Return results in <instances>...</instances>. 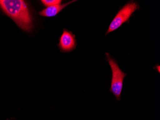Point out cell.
Masks as SVG:
<instances>
[{"label":"cell","mask_w":160,"mask_h":120,"mask_svg":"<svg viewBox=\"0 0 160 120\" xmlns=\"http://www.w3.org/2000/svg\"><path fill=\"white\" fill-rule=\"evenodd\" d=\"M0 7L19 27L26 31L32 29V19L28 6L23 0H0Z\"/></svg>","instance_id":"6da1fadb"},{"label":"cell","mask_w":160,"mask_h":120,"mask_svg":"<svg viewBox=\"0 0 160 120\" xmlns=\"http://www.w3.org/2000/svg\"><path fill=\"white\" fill-rule=\"evenodd\" d=\"M107 60L112 71L111 86L109 91L115 96L118 101H120L123 88V81L127 74L120 69L117 62L109 53H106Z\"/></svg>","instance_id":"7a4b0ae2"},{"label":"cell","mask_w":160,"mask_h":120,"mask_svg":"<svg viewBox=\"0 0 160 120\" xmlns=\"http://www.w3.org/2000/svg\"><path fill=\"white\" fill-rule=\"evenodd\" d=\"M139 8L140 6L139 3L136 2H129L126 4L118 11L111 22L106 35L115 31L120 28L124 23L129 21L132 14Z\"/></svg>","instance_id":"3957f363"},{"label":"cell","mask_w":160,"mask_h":120,"mask_svg":"<svg viewBox=\"0 0 160 120\" xmlns=\"http://www.w3.org/2000/svg\"><path fill=\"white\" fill-rule=\"evenodd\" d=\"M58 46L61 52H69L74 50L77 46L75 35L68 30L64 29Z\"/></svg>","instance_id":"277c9868"},{"label":"cell","mask_w":160,"mask_h":120,"mask_svg":"<svg viewBox=\"0 0 160 120\" xmlns=\"http://www.w3.org/2000/svg\"><path fill=\"white\" fill-rule=\"evenodd\" d=\"M75 1H72L70 2L64 3V4H58V5L48 7L40 11L39 12V14L40 16L47 17V18L55 17L59 13L62 11L63 9L65 8L66 6Z\"/></svg>","instance_id":"5b68a950"},{"label":"cell","mask_w":160,"mask_h":120,"mask_svg":"<svg viewBox=\"0 0 160 120\" xmlns=\"http://www.w3.org/2000/svg\"><path fill=\"white\" fill-rule=\"evenodd\" d=\"M41 2L46 7L60 4L62 3L61 0H42Z\"/></svg>","instance_id":"8992f818"}]
</instances>
